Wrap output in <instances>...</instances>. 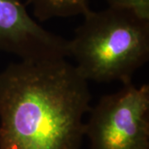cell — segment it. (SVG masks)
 Segmentation results:
<instances>
[{
    "label": "cell",
    "mask_w": 149,
    "mask_h": 149,
    "mask_svg": "<svg viewBox=\"0 0 149 149\" xmlns=\"http://www.w3.org/2000/svg\"><path fill=\"white\" fill-rule=\"evenodd\" d=\"M91 100L66 59L12 63L0 72V149H81Z\"/></svg>",
    "instance_id": "obj_1"
},
{
    "label": "cell",
    "mask_w": 149,
    "mask_h": 149,
    "mask_svg": "<svg viewBox=\"0 0 149 149\" xmlns=\"http://www.w3.org/2000/svg\"><path fill=\"white\" fill-rule=\"evenodd\" d=\"M68 40L69 56L87 81L132 83L149 58V17L126 8L88 11Z\"/></svg>",
    "instance_id": "obj_2"
},
{
    "label": "cell",
    "mask_w": 149,
    "mask_h": 149,
    "mask_svg": "<svg viewBox=\"0 0 149 149\" xmlns=\"http://www.w3.org/2000/svg\"><path fill=\"white\" fill-rule=\"evenodd\" d=\"M90 149H149V85L130 83L90 109Z\"/></svg>",
    "instance_id": "obj_3"
},
{
    "label": "cell",
    "mask_w": 149,
    "mask_h": 149,
    "mask_svg": "<svg viewBox=\"0 0 149 149\" xmlns=\"http://www.w3.org/2000/svg\"><path fill=\"white\" fill-rule=\"evenodd\" d=\"M0 50L24 61L69 56L68 40L40 26L21 0H0Z\"/></svg>",
    "instance_id": "obj_4"
},
{
    "label": "cell",
    "mask_w": 149,
    "mask_h": 149,
    "mask_svg": "<svg viewBox=\"0 0 149 149\" xmlns=\"http://www.w3.org/2000/svg\"><path fill=\"white\" fill-rule=\"evenodd\" d=\"M34 15L40 21L58 17L84 15L88 11V0H28Z\"/></svg>",
    "instance_id": "obj_5"
}]
</instances>
